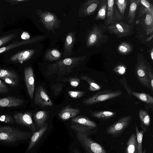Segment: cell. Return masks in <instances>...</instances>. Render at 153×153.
<instances>
[{
  "instance_id": "1",
  "label": "cell",
  "mask_w": 153,
  "mask_h": 153,
  "mask_svg": "<svg viewBox=\"0 0 153 153\" xmlns=\"http://www.w3.org/2000/svg\"><path fill=\"white\" fill-rule=\"evenodd\" d=\"M86 58L85 56L67 58L51 64L47 68L45 75H56L60 77L66 76L79 66Z\"/></svg>"
},
{
  "instance_id": "2",
  "label": "cell",
  "mask_w": 153,
  "mask_h": 153,
  "mask_svg": "<svg viewBox=\"0 0 153 153\" xmlns=\"http://www.w3.org/2000/svg\"><path fill=\"white\" fill-rule=\"evenodd\" d=\"M107 31L106 26L104 24H94L88 30L86 36V47H97L106 43L108 39V35L105 33Z\"/></svg>"
},
{
  "instance_id": "3",
  "label": "cell",
  "mask_w": 153,
  "mask_h": 153,
  "mask_svg": "<svg viewBox=\"0 0 153 153\" xmlns=\"http://www.w3.org/2000/svg\"><path fill=\"white\" fill-rule=\"evenodd\" d=\"M31 133L23 131L10 126H0V141L13 143L29 138Z\"/></svg>"
},
{
  "instance_id": "4",
  "label": "cell",
  "mask_w": 153,
  "mask_h": 153,
  "mask_svg": "<svg viewBox=\"0 0 153 153\" xmlns=\"http://www.w3.org/2000/svg\"><path fill=\"white\" fill-rule=\"evenodd\" d=\"M149 64L144 56L139 53L138 55L134 72L137 79L141 85L152 92L148 75Z\"/></svg>"
},
{
  "instance_id": "5",
  "label": "cell",
  "mask_w": 153,
  "mask_h": 153,
  "mask_svg": "<svg viewBox=\"0 0 153 153\" xmlns=\"http://www.w3.org/2000/svg\"><path fill=\"white\" fill-rule=\"evenodd\" d=\"M77 138L87 153H107L103 147L92 139L88 134L76 133Z\"/></svg>"
},
{
  "instance_id": "6",
  "label": "cell",
  "mask_w": 153,
  "mask_h": 153,
  "mask_svg": "<svg viewBox=\"0 0 153 153\" xmlns=\"http://www.w3.org/2000/svg\"><path fill=\"white\" fill-rule=\"evenodd\" d=\"M123 93L120 90L112 91L109 89H105L97 92L92 96L84 100L82 103L86 105H92L117 97Z\"/></svg>"
},
{
  "instance_id": "7",
  "label": "cell",
  "mask_w": 153,
  "mask_h": 153,
  "mask_svg": "<svg viewBox=\"0 0 153 153\" xmlns=\"http://www.w3.org/2000/svg\"><path fill=\"white\" fill-rule=\"evenodd\" d=\"M37 14L40 18V22L49 31L54 33L55 29L59 27L61 21L53 13L39 9L37 10Z\"/></svg>"
},
{
  "instance_id": "8",
  "label": "cell",
  "mask_w": 153,
  "mask_h": 153,
  "mask_svg": "<svg viewBox=\"0 0 153 153\" xmlns=\"http://www.w3.org/2000/svg\"><path fill=\"white\" fill-rule=\"evenodd\" d=\"M107 31L118 38L130 36L134 33L132 26L122 22L117 21L106 26Z\"/></svg>"
},
{
  "instance_id": "9",
  "label": "cell",
  "mask_w": 153,
  "mask_h": 153,
  "mask_svg": "<svg viewBox=\"0 0 153 153\" xmlns=\"http://www.w3.org/2000/svg\"><path fill=\"white\" fill-rule=\"evenodd\" d=\"M132 119V117L131 116L122 117L108 127L105 131L113 137H118L129 126Z\"/></svg>"
},
{
  "instance_id": "10",
  "label": "cell",
  "mask_w": 153,
  "mask_h": 153,
  "mask_svg": "<svg viewBox=\"0 0 153 153\" xmlns=\"http://www.w3.org/2000/svg\"><path fill=\"white\" fill-rule=\"evenodd\" d=\"M34 103L40 107L45 108L53 105L45 89L42 85L36 88L34 98Z\"/></svg>"
},
{
  "instance_id": "11",
  "label": "cell",
  "mask_w": 153,
  "mask_h": 153,
  "mask_svg": "<svg viewBox=\"0 0 153 153\" xmlns=\"http://www.w3.org/2000/svg\"><path fill=\"white\" fill-rule=\"evenodd\" d=\"M16 123L18 125L28 128L32 131L36 130V127L32 119L31 112L25 113L18 112L13 115Z\"/></svg>"
},
{
  "instance_id": "12",
  "label": "cell",
  "mask_w": 153,
  "mask_h": 153,
  "mask_svg": "<svg viewBox=\"0 0 153 153\" xmlns=\"http://www.w3.org/2000/svg\"><path fill=\"white\" fill-rule=\"evenodd\" d=\"M100 0H88L84 1L78 11V17H84L94 15L97 10Z\"/></svg>"
},
{
  "instance_id": "13",
  "label": "cell",
  "mask_w": 153,
  "mask_h": 153,
  "mask_svg": "<svg viewBox=\"0 0 153 153\" xmlns=\"http://www.w3.org/2000/svg\"><path fill=\"white\" fill-rule=\"evenodd\" d=\"M24 79L27 91L31 99L33 97L34 90V78L32 68L30 66L25 68L24 70Z\"/></svg>"
},
{
  "instance_id": "14",
  "label": "cell",
  "mask_w": 153,
  "mask_h": 153,
  "mask_svg": "<svg viewBox=\"0 0 153 153\" xmlns=\"http://www.w3.org/2000/svg\"><path fill=\"white\" fill-rule=\"evenodd\" d=\"M75 32H71L68 33L65 38L63 57L68 58L73 53L72 50L75 42Z\"/></svg>"
},
{
  "instance_id": "15",
  "label": "cell",
  "mask_w": 153,
  "mask_h": 153,
  "mask_svg": "<svg viewBox=\"0 0 153 153\" xmlns=\"http://www.w3.org/2000/svg\"><path fill=\"white\" fill-rule=\"evenodd\" d=\"M35 52L34 49H28L20 51L12 56L10 58L11 61L22 64L30 59Z\"/></svg>"
},
{
  "instance_id": "16",
  "label": "cell",
  "mask_w": 153,
  "mask_h": 153,
  "mask_svg": "<svg viewBox=\"0 0 153 153\" xmlns=\"http://www.w3.org/2000/svg\"><path fill=\"white\" fill-rule=\"evenodd\" d=\"M24 101L14 96H7L0 98V107H11L19 106L22 105Z\"/></svg>"
},
{
  "instance_id": "17",
  "label": "cell",
  "mask_w": 153,
  "mask_h": 153,
  "mask_svg": "<svg viewBox=\"0 0 153 153\" xmlns=\"http://www.w3.org/2000/svg\"><path fill=\"white\" fill-rule=\"evenodd\" d=\"M44 38V37L42 36H38L24 41L14 42L12 43L1 48H0V53L19 46L36 42Z\"/></svg>"
},
{
  "instance_id": "18",
  "label": "cell",
  "mask_w": 153,
  "mask_h": 153,
  "mask_svg": "<svg viewBox=\"0 0 153 153\" xmlns=\"http://www.w3.org/2000/svg\"><path fill=\"white\" fill-rule=\"evenodd\" d=\"M115 0H107V8L104 24L108 25L116 22L114 10Z\"/></svg>"
},
{
  "instance_id": "19",
  "label": "cell",
  "mask_w": 153,
  "mask_h": 153,
  "mask_svg": "<svg viewBox=\"0 0 153 153\" xmlns=\"http://www.w3.org/2000/svg\"><path fill=\"white\" fill-rule=\"evenodd\" d=\"M80 110L78 108H72L68 106L62 108L58 114V117L65 121L75 117L79 114Z\"/></svg>"
},
{
  "instance_id": "20",
  "label": "cell",
  "mask_w": 153,
  "mask_h": 153,
  "mask_svg": "<svg viewBox=\"0 0 153 153\" xmlns=\"http://www.w3.org/2000/svg\"><path fill=\"white\" fill-rule=\"evenodd\" d=\"M145 16L141 19L142 26L146 34L148 35L153 32V16L148 11L144 14Z\"/></svg>"
},
{
  "instance_id": "21",
  "label": "cell",
  "mask_w": 153,
  "mask_h": 153,
  "mask_svg": "<svg viewBox=\"0 0 153 153\" xmlns=\"http://www.w3.org/2000/svg\"><path fill=\"white\" fill-rule=\"evenodd\" d=\"M139 117L140 121V126L142 130L147 132L149 129L151 119L148 113L143 109L139 111Z\"/></svg>"
},
{
  "instance_id": "22",
  "label": "cell",
  "mask_w": 153,
  "mask_h": 153,
  "mask_svg": "<svg viewBox=\"0 0 153 153\" xmlns=\"http://www.w3.org/2000/svg\"><path fill=\"white\" fill-rule=\"evenodd\" d=\"M138 146L136 134H132L126 143L125 153H138Z\"/></svg>"
},
{
  "instance_id": "23",
  "label": "cell",
  "mask_w": 153,
  "mask_h": 153,
  "mask_svg": "<svg viewBox=\"0 0 153 153\" xmlns=\"http://www.w3.org/2000/svg\"><path fill=\"white\" fill-rule=\"evenodd\" d=\"M91 116L97 119L104 120H108L115 116L116 113L107 111H90Z\"/></svg>"
},
{
  "instance_id": "24",
  "label": "cell",
  "mask_w": 153,
  "mask_h": 153,
  "mask_svg": "<svg viewBox=\"0 0 153 153\" xmlns=\"http://www.w3.org/2000/svg\"><path fill=\"white\" fill-rule=\"evenodd\" d=\"M48 117L47 111L45 110L40 111L33 115L34 119L37 126L40 128L44 126Z\"/></svg>"
},
{
  "instance_id": "25",
  "label": "cell",
  "mask_w": 153,
  "mask_h": 153,
  "mask_svg": "<svg viewBox=\"0 0 153 153\" xmlns=\"http://www.w3.org/2000/svg\"><path fill=\"white\" fill-rule=\"evenodd\" d=\"M48 128V125L46 124L44 126L40 128L37 131L35 132L32 136L27 149L30 150L37 142L40 138Z\"/></svg>"
},
{
  "instance_id": "26",
  "label": "cell",
  "mask_w": 153,
  "mask_h": 153,
  "mask_svg": "<svg viewBox=\"0 0 153 153\" xmlns=\"http://www.w3.org/2000/svg\"><path fill=\"white\" fill-rule=\"evenodd\" d=\"M71 128L76 133H84L88 135L95 133L97 130L96 127L86 126L74 123L71 124Z\"/></svg>"
},
{
  "instance_id": "27",
  "label": "cell",
  "mask_w": 153,
  "mask_h": 153,
  "mask_svg": "<svg viewBox=\"0 0 153 153\" xmlns=\"http://www.w3.org/2000/svg\"><path fill=\"white\" fill-rule=\"evenodd\" d=\"M140 0L130 1V5L127 17V22L132 24L135 19L137 8L139 4Z\"/></svg>"
},
{
  "instance_id": "28",
  "label": "cell",
  "mask_w": 153,
  "mask_h": 153,
  "mask_svg": "<svg viewBox=\"0 0 153 153\" xmlns=\"http://www.w3.org/2000/svg\"><path fill=\"white\" fill-rule=\"evenodd\" d=\"M71 122L73 123L80 125L97 128L96 124L85 116L74 117L72 119Z\"/></svg>"
},
{
  "instance_id": "29",
  "label": "cell",
  "mask_w": 153,
  "mask_h": 153,
  "mask_svg": "<svg viewBox=\"0 0 153 153\" xmlns=\"http://www.w3.org/2000/svg\"><path fill=\"white\" fill-rule=\"evenodd\" d=\"M107 8V0H100L95 19L105 20L106 17Z\"/></svg>"
},
{
  "instance_id": "30",
  "label": "cell",
  "mask_w": 153,
  "mask_h": 153,
  "mask_svg": "<svg viewBox=\"0 0 153 153\" xmlns=\"http://www.w3.org/2000/svg\"><path fill=\"white\" fill-rule=\"evenodd\" d=\"M80 78L82 80L87 82L89 84V90L91 91H99L101 89V85L94 79L86 75H82Z\"/></svg>"
},
{
  "instance_id": "31",
  "label": "cell",
  "mask_w": 153,
  "mask_h": 153,
  "mask_svg": "<svg viewBox=\"0 0 153 153\" xmlns=\"http://www.w3.org/2000/svg\"><path fill=\"white\" fill-rule=\"evenodd\" d=\"M61 56V53L56 49H53L48 50L46 52L45 58L47 60L54 61L60 59Z\"/></svg>"
},
{
  "instance_id": "32",
  "label": "cell",
  "mask_w": 153,
  "mask_h": 153,
  "mask_svg": "<svg viewBox=\"0 0 153 153\" xmlns=\"http://www.w3.org/2000/svg\"><path fill=\"white\" fill-rule=\"evenodd\" d=\"M131 94L139 100L144 102L148 104L153 105V97L149 94L132 91Z\"/></svg>"
},
{
  "instance_id": "33",
  "label": "cell",
  "mask_w": 153,
  "mask_h": 153,
  "mask_svg": "<svg viewBox=\"0 0 153 153\" xmlns=\"http://www.w3.org/2000/svg\"><path fill=\"white\" fill-rule=\"evenodd\" d=\"M117 49L120 53L125 55L129 54L132 51L133 47L130 43L124 42L118 46Z\"/></svg>"
},
{
  "instance_id": "34",
  "label": "cell",
  "mask_w": 153,
  "mask_h": 153,
  "mask_svg": "<svg viewBox=\"0 0 153 153\" xmlns=\"http://www.w3.org/2000/svg\"><path fill=\"white\" fill-rule=\"evenodd\" d=\"M128 0H115V4L118 13L123 19L124 17V14L126 8Z\"/></svg>"
},
{
  "instance_id": "35",
  "label": "cell",
  "mask_w": 153,
  "mask_h": 153,
  "mask_svg": "<svg viewBox=\"0 0 153 153\" xmlns=\"http://www.w3.org/2000/svg\"><path fill=\"white\" fill-rule=\"evenodd\" d=\"M9 77L18 80L19 77L15 71L4 68H0V78Z\"/></svg>"
},
{
  "instance_id": "36",
  "label": "cell",
  "mask_w": 153,
  "mask_h": 153,
  "mask_svg": "<svg viewBox=\"0 0 153 153\" xmlns=\"http://www.w3.org/2000/svg\"><path fill=\"white\" fill-rule=\"evenodd\" d=\"M135 130L136 136L138 146V153H143L142 151V139L145 131L142 130L139 131L137 124L135 123Z\"/></svg>"
},
{
  "instance_id": "37",
  "label": "cell",
  "mask_w": 153,
  "mask_h": 153,
  "mask_svg": "<svg viewBox=\"0 0 153 153\" xmlns=\"http://www.w3.org/2000/svg\"><path fill=\"white\" fill-rule=\"evenodd\" d=\"M15 37V34H9L0 38V47L9 42Z\"/></svg>"
},
{
  "instance_id": "38",
  "label": "cell",
  "mask_w": 153,
  "mask_h": 153,
  "mask_svg": "<svg viewBox=\"0 0 153 153\" xmlns=\"http://www.w3.org/2000/svg\"><path fill=\"white\" fill-rule=\"evenodd\" d=\"M139 3L143 6L153 16V6L152 4L146 0H140Z\"/></svg>"
},
{
  "instance_id": "39",
  "label": "cell",
  "mask_w": 153,
  "mask_h": 153,
  "mask_svg": "<svg viewBox=\"0 0 153 153\" xmlns=\"http://www.w3.org/2000/svg\"><path fill=\"white\" fill-rule=\"evenodd\" d=\"M68 93L71 97L77 99L83 96L85 92L84 91H68Z\"/></svg>"
},
{
  "instance_id": "40",
  "label": "cell",
  "mask_w": 153,
  "mask_h": 153,
  "mask_svg": "<svg viewBox=\"0 0 153 153\" xmlns=\"http://www.w3.org/2000/svg\"><path fill=\"white\" fill-rule=\"evenodd\" d=\"M65 81H68L71 85L74 88H76L80 83V80L78 77H69L65 80Z\"/></svg>"
},
{
  "instance_id": "41",
  "label": "cell",
  "mask_w": 153,
  "mask_h": 153,
  "mask_svg": "<svg viewBox=\"0 0 153 153\" xmlns=\"http://www.w3.org/2000/svg\"><path fill=\"white\" fill-rule=\"evenodd\" d=\"M63 84L60 83H57L53 85L51 87L53 91L55 96H57L62 90Z\"/></svg>"
},
{
  "instance_id": "42",
  "label": "cell",
  "mask_w": 153,
  "mask_h": 153,
  "mask_svg": "<svg viewBox=\"0 0 153 153\" xmlns=\"http://www.w3.org/2000/svg\"><path fill=\"white\" fill-rule=\"evenodd\" d=\"M0 121L9 124H13L14 123L13 118L10 115L8 114L1 115L0 117Z\"/></svg>"
},
{
  "instance_id": "43",
  "label": "cell",
  "mask_w": 153,
  "mask_h": 153,
  "mask_svg": "<svg viewBox=\"0 0 153 153\" xmlns=\"http://www.w3.org/2000/svg\"><path fill=\"white\" fill-rule=\"evenodd\" d=\"M120 82L122 84L124 88L126 90L130 99H131V88L129 87L128 85L125 77H123L119 80Z\"/></svg>"
},
{
  "instance_id": "44",
  "label": "cell",
  "mask_w": 153,
  "mask_h": 153,
  "mask_svg": "<svg viewBox=\"0 0 153 153\" xmlns=\"http://www.w3.org/2000/svg\"><path fill=\"white\" fill-rule=\"evenodd\" d=\"M126 68L125 66L120 65L117 66L114 69V71L118 74L124 75L126 72Z\"/></svg>"
},
{
  "instance_id": "45",
  "label": "cell",
  "mask_w": 153,
  "mask_h": 153,
  "mask_svg": "<svg viewBox=\"0 0 153 153\" xmlns=\"http://www.w3.org/2000/svg\"><path fill=\"white\" fill-rule=\"evenodd\" d=\"M6 83L9 85L14 86H16L18 83L17 80L9 77H4L1 79Z\"/></svg>"
},
{
  "instance_id": "46",
  "label": "cell",
  "mask_w": 153,
  "mask_h": 153,
  "mask_svg": "<svg viewBox=\"0 0 153 153\" xmlns=\"http://www.w3.org/2000/svg\"><path fill=\"white\" fill-rule=\"evenodd\" d=\"M148 77L151 85L152 92H153V71L150 65H149L148 67Z\"/></svg>"
},
{
  "instance_id": "47",
  "label": "cell",
  "mask_w": 153,
  "mask_h": 153,
  "mask_svg": "<svg viewBox=\"0 0 153 153\" xmlns=\"http://www.w3.org/2000/svg\"><path fill=\"white\" fill-rule=\"evenodd\" d=\"M9 92V88L0 79V94H7Z\"/></svg>"
},
{
  "instance_id": "48",
  "label": "cell",
  "mask_w": 153,
  "mask_h": 153,
  "mask_svg": "<svg viewBox=\"0 0 153 153\" xmlns=\"http://www.w3.org/2000/svg\"><path fill=\"white\" fill-rule=\"evenodd\" d=\"M7 1H9L10 3H11L12 4H16L18 3L23 2L26 1V0H7Z\"/></svg>"
},
{
  "instance_id": "49",
  "label": "cell",
  "mask_w": 153,
  "mask_h": 153,
  "mask_svg": "<svg viewBox=\"0 0 153 153\" xmlns=\"http://www.w3.org/2000/svg\"><path fill=\"white\" fill-rule=\"evenodd\" d=\"M151 54V57L152 58V60H153V49L152 48L150 53Z\"/></svg>"
},
{
  "instance_id": "50",
  "label": "cell",
  "mask_w": 153,
  "mask_h": 153,
  "mask_svg": "<svg viewBox=\"0 0 153 153\" xmlns=\"http://www.w3.org/2000/svg\"><path fill=\"white\" fill-rule=\"evenodd\" d=\"M74 153H80L79 151L76 149H75L74 150Z\"/></svg>"
},
{
  "instance_id": "51",
  "label": "cell",
  "mask_w": 153,
  "mask_h": 153,
  "mask_svg": "<svg viewBox=\"0 0 153 153\" xmlns=\"http://www.w3.org/2000/svg\"><path fill=\"white\" fill-rule=\"evenodd\" d=\"M143 153H146V149H145L143 152Z\"/></svg>"
}]
</instances>
